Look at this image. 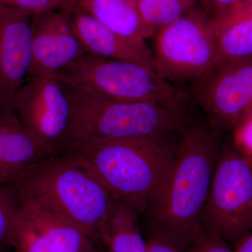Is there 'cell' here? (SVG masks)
<instances>
[{"label": "cell", "instance_id": "1", "mask_svg": "<svg viewBox=\"0 0 252 252\" xmlns=\"http://www.w3.org/2000/svg\"><path fill=\"white\" fill-rule=\"evenodd\" d=\"M220 151L211 127L184 128L166 182L147 210L154 233L183 251L205 235L202 214Z\"/></svg>", "mask_w": 252, "mask_h": 252}, {"label": "cell", "instance_id": "2", "mask_svg": "<svg viewBox=\"0 0 252 252\" xmlns=\"http://www.w3.org/2000/svg\"><path fill=\"white\" fill-rule=\"evenodd\" d=\"M170 137L95 141L64 153L77 158L113 198L140 213L147 211L171 170L177 145Z\"/></svg>", "mask_w": 252, "mask_h": 252}, {"label": "cell", "instance_id": "3", "mask_svg": "<svg viewBox=\"0 0 252 252\" xmlns=\"http://www.w3.org/2000/svg\"><path fill=\"white\" fill-rule=\"evenodd\" d=\"M31 200L65 219L94 240L114 198L72 154L49 158L13 184Z\"/></svg>", "mask_w": 252, "mask_h": 252}, {"label": "cell", "instance_id": "4", "mask_svg": "<svg viewBox=\"0 0 252 252\" xmlns=\"http://www.w3.org/2000/svg\"><path fill=\"white\" fill-rule=\"evenodd\" d=\"M67 86L73 114L66 151L95 141L170 137L184 130L180 119L160 104L115 102Z\"/></svg>", "mask_w": 252, "mask_h": 252}, {"label": "cell", "instance_id": "5", "mask_svg": "<svg viewBox=\"0 0 252 252\" xmlns=\"http://www.w3.org/2000/svg\"><path fill=\"white\" fill-rule=\"evenodd\" d=\"M53 75L108 100L160 104L182 119L183 94L153 69L138 63L86 54Z\"/></svg>", "mask_w": 252, "mask_h": 252}, {"label": "cell", "instance_id": "6", "mask_svg": "<svg viewBox=\"0 0 252 252\" xmlns=\"http://www.w3.org/2000/svg\"><path fill=\"white\" fill-rule=\"evenodd\" d=\"M205 232L236 246L252 230V157L221 149L201 218Z\"/></svg>", "mask_w": 252, "mask_h": 252}, {"label": "cell", "instance_id": "7", "mask_svg": "<svg viewBox=\"0 0 252 252\" xmlns=\"http://www.w3.org/2000/svg\"><path fill=\"white\" fill-rule=\"evenodd\" d=\"M156 72L165 80H200L217 66L212 18L193 7L156 34Z\"/></svg>", "mask_w": 252, "mask_h": 252}, {"label": "cell", "instance_id": "8", "mask_svg": "<svg viewBox=\"0 0 252 252\" xmlns=\"http://www.w3.org/2000/svg\"><path fill=\"white\" fill-rule=\"evenodd\" d=\"M12 107L24 127L53 155L65 152L73 114L67 84L53 74L28 77Z\"/></svg>", "mask_w": 252, "mask_h": 252}, {"label": "cell", "instance_id": "9", "mask_svg": "<svg viewBox=\"0 0 252 252\" xmlns=\"http://www.w3.org/2000/svg\"><path fill=\"white\" fill-rule=\"evenodd\" d=\"M197 99L215 131L240 126L252 111V58L222 63L198 81Z\"/></svg>", "mask_w": 252, "mask_h": 252}, {"label": "cell", "instance_id": "10", "mask_svg": "<svg viewBox=\"0 0 252 252\" xmlns=\"http://www.w3.org/2000/svg\"><path fill=\"white\" fill-rule=\"evenodd\" d=\"M21 200L11 252H86L89 238L76 225L39 204Z\"/></svg>", "mask_w": 252, "mask_h": 252}, {"label": "cell", "instance_id": "11", "mask_svg": "<svg viewBox=\"0 0 252 252\" xmlns=\"http://www.w3.org/2000/svg\"><path fill=\"white\" fill-rule=\"evenodd\" d=\"M73 6L32 18V64L30 77L54 74L88 54L71 23Z\"/></svg>", "mask_w": 252, "mask_h": 252}, {"label": "cell", "instance_id": "12", "mask_svg": "<svg viewBox=\"0 0 252 252\" xmlns=\"http://www.w3.org/2000/svg\"><path fill=\"white\" fill-rule=\"evenodd\" d=\"M32 16L0 6V112L13 108L15 95L29 75Z\"/></svg>", "mask_w": 252, "mask_h": 252}, {"label": "cell", "instance_id": "13", "mask_svg": "<svg viewBox=\"0 0 252 252\" xmlns=\"http://www.w3.org/2000/svg\"><path fill=\"white\" fill-rule=\"evenodd\" d=\"M53 157L24 127L14 109L0 112V186L13 185L28 169Z\"/></svg>", "mask_w": 252, "mask_h": 252}, {"label": "cell", "instance_id": "14", "mask_svg": "<svg viewBox=\"0 0 252 252\" xmlns=\"http://www.w3.org/2000/svg\"><path fill=\"white\" fill-rule=\"evenodd\" d=\"M70 17L74 33L88 54L138 63L155 71L153 54L146 43L132 41L117 34L74 5Z\"/></svg>", "mask_w": 252, "mask_h": 252}, {"label": "cell", "instance_id": "15", "mask_svg": "<svg viewBox=\"0 0 252 252\" xmlns=\"http://www.w3.org/2000/svg\"><path fill=\"white\" fill-rule=\"evenodd\" d=\"M138 213L129 204L114 199L93 241L105 252H147Z\"/></svg>", "mask_w": 252, "mask_h": 252}, {"label": "cell", "instance_id": "16", "mask_svg": "<svg viewBox=\"0 0 252 252\" xmlns=\"http://www.w3.org/2000/svg\"><path fill=\"white\" fill-rule=\"evenodd\" d=\"M74 6L130 40L146 43L154 36L141 18L137 0H75Z\"/></svg>", "mask_w": 252, "mask_h": 252}, {"label": "cell", "instance_id": "17", "mask_svg": "<svg viewBox=\"0 0 252 252\" xmlns=\"http://www.w3.org/2000/svg\"><path fill=\"white\" fill-rule=\"evenodd\" d=\"M216 34L217 66L252 58V18L217 28Z\"/></svg>", "mask_w": 252, "mask_h": 252}, {"label": "cell", "instance_id": "18", "mask_svg": "<svg viewBox=\"0 0 252 252\" xmlns=\"http://www.w3.org/2000/svg\"><path fill=\"white\" fill-rule=\"evenodd\" d=\"M137 4L142 21L154 36L193 6L187 0H137Z\"/></svg>", "mask_w": 252, "mask_h": 252}, {"label": "cell", "instance_id": "19", "mask_svg": "<svg viewBox=\"0 0 252 252\" xmlns=\"http://www.w3.org/2000/svg\"><path fill=\"white\" fill-rule=\"evenodd\" d=\"M22 200L14 185L0 186V252H11V240Z\"/></svg>", "mask_w": 252, "mask_h": 252}, {"label": "cell", "instance_id": "20", "mask_svg": "<svg viewBox=\"0 0 252 252\" xmlns=\"http://www.w3.org/2000/svg\"><path fill=\"white\" fill-rule=\"evenodd\" d=\"M75 0H0V6L22 10L33 16L63 9L74 4Z\"/></svg>", "mask_w": 252, "mask_h": 252}, {"label": "cell", "instance_id": "21", "mask_svg": "<svg viewBox=\"0 0 252 252\" xmlns=\"http://www.w3.org/2000/svg\"><path fill=\"white\" fill-rule=\"evenodd\" d=\"M185 252H235V250L220 235L205 232V235Z\"/></svg>", "mask_w": 252, "mask_h": 252}, {"label": "cell", "instance_id": "22", "mask_svg": "<svg viewBox=\"0 0 252 252\" xmlns=\"http://www.w3.org/2000/svg\"><path fill=\"white\" fill-rule=\"evenodd\" d=\"M252 18V0H243L220 18L213 20L215 29Z\"/></svg>", "mask_w": 252, "mask_h": 252}, {"label": "cell", "instance_id": "23", "mask_svg": "<svg viewBox=\"0 0 252 252\" xmlns=\"http://www.w3.org/2000/svg\"><path fill=\"white\" fill-rule=\"evenodd\" d=\"M147 252H185L173 242L157 233L147 240Z\"/></svg>", "mask_w": 252, "mask_h": 252}, {"label": "cell", "instance_id": "24", "mask_svg": "<svg viewBox=\"0 0 252 252\" xmlns=\"http://www.w3.org/2000/svg\"><path fill=\"white\" fill-rule=\"evenodd\" d=\"M239 140L245 153L252 157V117H249L240 126Z\"/></svg>", "mask_w": 252, "mask_h": 252}, {"label": "cell", "instance_id": "25", "mask_svg": "<svg viewBox=\"0 0 252 252\" xmlns=\"http://www.w3.org/2000/svg\"><path fill=\"white\" fill-rule=\"evenodd\" d=\"M215 11V16L212 18L216 20L228 12L230 9L243 0H204Z\"/></svg>", "mask_w": 252, "mask_h": 252}, {"label": "cell", "instance_id": "26", "mask_svg": "<svg viewBox=\"0 0 252 252\" xmlns=\"http://www.w3.org/2000/svg\"><path fill=\"white\" fill-rule=\"evenodd\" d=\"M235 252H252V230L235 247Z\"/></svg>", "mask_w": 252, "mask_h": 252}, {"label": "cell", "instance_id": "27", "mask_svg": "<svg viewBox=\"0 0 252 252\" xmlns=\"http://www.w3.org/2000/svg\"><path fill=\"white\" fill-rule=\"evenodd\" d=\"M86 252H105L103 249L101 248L99 245L91 240L90 238L88 240L87 247H86Z\"/></svg>", "mask_w": 252, "mask_h": 252}, {"label": "cell", "instance_id": "28", "mask_svg": "<svg viewBox=\"0 0 252 252\" xmlns=\"http://www.w3.org/2000/svg\"><path fill=\"white\" fill-rule=\"evenodd\" d=\"M189 2H190L191 4H194L195 3V1H198V0H187Z\"/></svg>", "mask_w": 252, "mask_h": 252}]
</instances>
